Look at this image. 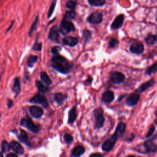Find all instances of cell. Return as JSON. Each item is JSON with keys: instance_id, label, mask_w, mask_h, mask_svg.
<instances>
[{"instance_id": "6da1fadb", "label": "cell", "mask_w": 157, "mask_h": 157, "mask_svg": "<svg viewBox=\"0 0 157 157\" xmlns=\"http://www.w3.org/2000/svg\"><path fill=\"white\" fill-rule=\"evenodd\" d=\"M51 62L52 66L55 70L64 74H68L73 68V65L67 59L59 55H55L52 58Z\"/></svg>"}, {"instance_id": "7a4b0ae2", "label": "cell", "mask_w": 157, "mask_h": 157, "mask_svg": "<svg viewBox=\"0 0 157 157\" xmlns=\"http://www.w3.org/2000/svg\"><path fill=\"white\" fill-rule=\"evenodd\" d=\"M103 112V110L101 108H97L94 110L93 114L95 120V128H101L103 126L104 121H105V118H104Z\"/></svg>"}, {"instance_id": "3957f363", "label": "cell", "mask_w": 157, "mask_h": 157, "mask_svg": "<svg viewBox=\"0 0 157 157\" xmlns=\"http://www.w3.org/2000/svg\"><path fill=\"white\" fill-rule=\"evenodd\" d=\"M60 32L62 33L63 35H66L71 31H75V27L73 22L68 20V19L63 18V20L61 22L60 28Z\"/></svg>"}, {"instance_id": "277c9868", "label": "cell", "mask_w": 157, "mask_h": 157, "mask_svg": "<svg viewBox=\"0 0 157 157\" xmlns=\"http://www.w3.org/2000/svg\"><path fill=\"white\" fill-rule=\"evenodd\" d=\"M20 125L22 126L28 128L33 133H38L39 131V127L34 124L32 120L28 117H27V118H22L20 121Z\"/></svg>"}, {"instance_id": "5b68a950", "label": "cell", "mask_w": 157, "mask_h": 157, "mask_svg": "<svg viewBox=\"0 0 157 157\" xmlns=\"http://www.w3.org/2000/svg\"><path fill=\"white\" fill-rule=\"evenodd\" d=\"M118 138V135L115 133L109 139L104 142L102 145V150L107 152L110 151L113 149V147H114Z\"/></svg>"}, {"instance_id": "8992f818", "label": "cell", "mask_w": 157, "mask_h": 157, "mask_svg": "<svg viewBox=\"0 0 157 157\" xmlns=\"http://www.w3.org/2000/svg\"><path fill=\"white\" fill-rule=\"evenodd\" d=\"M30 102L34 104H40L45 108H47L49 106V103L47 98H46L45 96L41 94H36L30 100Z\"/></svg>"}, {"instance_id": "52a82bcc", "label": "cell", "mask_w": 157, "mask_h": 157, "mask_svg": "<svg viewBox=\"0 0 157 157\" xmlns=\"http://www.w3.org/2000/svg\"><path fill=\"white\" fill-rule=\"evenodd\" d=\"M125 80V75L120 72H114L111 74L110 81L115 84L123 83Z\"/></svg>"}, {"instance_id": "ba28073f", "label": "cell", "mask_w": 157, "mask_h": 157, "mask_svg": "<svg viewBox=\"0 0 157 157\" xmlns=\"http://www.w3.org/2000/svg\"><path fill=\"white\" fill-rule=\"evenodd\" d=\"M103 17L101 13L93 12L87 18L86 20L92 24H99L102 21Z\"/></svg>"}, {"instance_id": "9c48e42d", "label": "cell", "mask_w": 157, "mask_h": 157, "mask_svg": "<svg viewBox=\"0 0 157 157\" xmlns=\"http://www.w3.org/2000/svg\"><path fill=\"white\" fill-rule=\"evenodd\" d=\"M129 50L131 52H132L133 54H136V55H139L143 53V52L144 50V46L142 44V43L139 42H136L133 44H132L129 47Z\"/></svg>"}, {"instance_id": "30bf717a", "label": "cell", "mask_w": 157, "mask_h": 157, "mask_svg": "<svg viewBox=\"0 0 157 157\" xmlns=\"http://www.w3.org/2000/svg\"><path fill=\"white\" fill-rule=\"evenodd\" d=\"M124 19H125V15L124 14H120L117 15L111 24V27H110L111 29L117 30L120 28L124 23Z\"/></svg>"}, {"instance_id": "8fae6325", "label": "cell", "mask_w": 157, "mask_h": 157, "mask_svg": "<svg viewBox=\"0 0 157 157\" xmlns=\"http://www.w3.org/2000/svg\"><path fill=\"white\" fill-rule=\"evenodd\" d=\"M17 133H18V134H17V137H18V139H19L21 142L27 144L28 146L31 145L30 142L28 140V134L25 130L22 129H19Z\"/></svg>"}, {"instance_id": "7c38bea8", "label": "cell", "mask_w": 157, "mask_h": 157, "mask_svg": "<svg viewBox=\"0 0 157 157\" xmlns=\"http://www.w3.org/2000/svg\"><path fill=\"white\" fill-rule=\"evenodd\" d=\"M139 99H140V95L138 93H133L127 98L126 104L128 106H134L138 102Z\"/></svg>"}, {"instance_id": "4fadbf2b", "label": "cell", "mask_w": 157, "mask_h": 157, "mask_svg": "<svg viewBox=\"0 0 157 157\" xmlns=\"http://www.w3.org/2000/svg\"><path fill=\"white\" fill-rule=\"evenodd\" d=\"M29 110L31 116L36 118H41L44 114L43 109L38 106H31Z\"/></svg>"}, {"instance_id": "5bb4252c", "label": "cell", "mask_w": 157, "mask_h": 157, "mask_svg": "<svg viewBox=\"0 0 157 157\" xmlns=\"http://www.w3.org/2000/svg\"><path fill=\"white\" fill-rule=\"evenodd\" d=\"M59 28L57 25L54 26L52 27L49 31V38L51 41H57L59 37Z\"/></svg>"}, {"instance_id": "9a60e30c", "label": "cell", "mask_w": 157, "mask_h": 157, "mask_svg": "<svg viewBox=\"0 0 157 157\" xmlns=\"http://www.w3.org/2000/svg\"><path fill=\"white\" fill-rule=\"evenodd\" d=\"M144 145L146 152L148 153H154L157 150V145L151 140H147L145 141Z\"/></svg>"}, {"instance_id": "2e32d148", "label": "cell", "mask_w": 157, "mask_h": 157, "mask_svg": "<svg viewBox=\"0 0 157 157\" xmlns=\"http://www.w3.org/2000/svg\"><path fill=\"white\" fill-rule=\"evenodd\" d=\"M11 149L12 150L17 154L22 155L24 153V149L23 147L19 143L16 141H12L10 144Z\"/></svg>"}, {"instance_id": "e0dca14e", "label": "cell", "mask_w": 157, "mask_h": 157, "mask_svg": "<svg viewBox=\"0 0 157 157\" xmlns=\"http://www.w3.org/2000/svg\"><path fill=\"white\" fill-rule=\"evenodd\" d=\"M154 84H155V81L153 79V78H152L151 80L147 81V82H146L145 83H143L136 90V92L138 93H141L145 91L146 90H147L149 88H150V87L153 86Z\"/></svg>"}, {"instance_id": "ac0fdd59", "label": "cell", "mask_w": 157, "mask_h": 157, "mask_svg": "<svg viewBox=\"0 0 157 157\" xmlns=\"http://www.w3.org/2000/svg\"><path fill=\"white\" fill-rule=\"evenodd\" d=\"M102 101L106 103H110L114 100V93L110 90L104 92L102 96Z\"/></svg>"}, {"instance_id": "d6986e66", "label": "cell", "mask_w": 157, "mask_h": 157, "mask_svg": "<svg viewBox=\"0 0 157 157\" xmlns=\"http://www.w3.org/2000/svg\"><path fill=\"white\" fill-rule=\"evenodd\" d=\"M78 39L76 38L73 36H66L63 39V42L65 45L70 47L75 46L78 43Z\"/></svg>"}, {"instance_id": "ffe728a7", "label": "cell", "mask_w": 157, "mask_h": 157, "mask_svg": "<svg viewBox=\"0 0 157 157\" xmlns=\"http://www.w3.org/2000/svg\"><path fill=\"white\" fill-rule=\"evenodd\" d=\"M77 116V109L76 107H73L70 111L69 112V117H68V124H73L75 120H76Z\"/></svg>"}, {"instance_id": "44dd1931", "label": "cell", "mask_w": 157, "mask_h": 157, "mask_svg": "<svg viewBox=\"0 0 157 157\" xmlns=\"http://www.w3.org/2000/svg\"><path fill=\"white\" fill-rule=\"evenodd\" d=\"M55 101L59 105H62L65 100L66 99V95L62 93H56L54 95Z\"/></svg>"}, {"instance_id": "7402d4cb", "label": "cell", "mask_w": 157, "mask_h": 157, "mask_svg": "<svg viewBox=\"0 0 157 157\" xmlns=\"http://www.w3.org/2000/svg\"><path fill=\"white\" fill-rule=\"evenodd\" d=\"M85 153V148L82 145L76 147L72 152V156H80Z\"/></svg>"}, {"instance_id": "603a6c76", "label": "cell", "mask_w": 157, "mask_h": 157, "mask_svg": "<svg viewBox=\"0 0 157 157\" xmlns=\"http://www.w3.org/2000/svg\"><path fill=\"white\" fill-rule=\"evenodd\" d=\"M20 87V79L19 77H16L14 79L13 86H12V90L13 92L16 94V96L18 95L21 90Z\"/></svg>"}, {"instance_id": "cb8c5ba5", "label": "cell", "mask_w": 157, "mask_h": 157, "mask_svg": "<svg viewBox=\"0 0 157 157\" xmlns=\"http://www.w3.org/2000/svg\"><path fill=\"white\" fill-rule=\"evenodd\" d=\"M125 128H126V125L124 123H123V122H120V123L118 124L115 132V133L118 135V137L123 135L125 131Z\"/></svg>"}, {"instance_id": "d4e9b609", "label": "cell", "mask_w": 157, "mask_h": 157, "mask_svg": "<svg viewBox=\"0 0 157 157\" xmlns=\"http://www.w3.org/2000/svg\"><path fill=\"white\" fill-rule=\"evenodd\" d=\"M36 86L38 88V90L41 93H46L49 91V86L43 84L41 82L39 81H36Z\"/></svg>"}, {"instance_id": "484cf974", "label": "cell", "mask_w": 157, "mask_h": 157, "mask_svg": "<svg viewBox=\"0 0 157 157\" xmlns=\"http://www.w3.org/2000/svg\"><path fill=\"white\" fill-rule=\"evenodd\" d=\"M88 3L92 6L101 7L106 4V0H88Z\"/></svg>"}, {"instance_id": "4316f807", "label": "cell", "mask_w": 157, "mask_h": 157, "mask_svg": "<svg viewBox=\"0 0 157 157\" xmlns=\"http://www.w3.org/2000/svg\"><path fill=\"white\" fill-rule=\"evenodd\" d=\"M40 77L43 82H44L47 85H50L52 84V81L50 80V78H49V77L48 76L46 72H41L40 74Z\"/></svg>"}, {"instance_id": "83f0119b", "label": "cell", "mask_w": 157, "mask_h": 157, "mask_svg": "<svg viewBox=\"0 0 157 157\" xmlns=\"http://www.w3.org/2000/svg\"><path fill=\"white\" fill-rule=\"evenodd\" d=\"M38 59V57L36 55L30 56L27 60L28 66L30 68H33L34 65L37 62Z\"/></svg>"}, {"instance_id": "f1b7e54d", "label": "cell", "mask_w": 157, "mask_h": 157, "mask_svg": "<svg viewBox=\"0 0 157 157\" xmlns=\"http://www.w3.org/2000/svg\"><path fill=\"white\" fill-rule=\"evenodd\" d=\"M145 42L148 44H153L156 42H157V35H152V34H149L146 38Z\"/></svg>"}, {"instance_id": "f546056e", "label": "cell", "mask_w": 157, "mask_h": 157, "mask_svg": "<svg viewBox=\"0 0 157 157\" xmlns=\"http://www.w3.org/2000/svg\"><path fill=\"white\" fill-rule=\"evenodd\" d=\"M38 20H39V15L38 14L36 17L35 18V20H34V22L33 23L32 25L31 26V28L29 30V32H28V36H31L32 33H33V31L35 30L37 28V25H38Z\"/></svg>"}, {"instance_id": "4dcf8cb0", "label": "cell", "mask_w": 157, "mask_h": 157, "mask_svg": "<svg viewBox=\"0 0 157 157\" xmlns=\"http://www.w3.org/2000/svg\"><path fill=\"white\" fill-rule=\"evenodd\" d=\"M77 6V0H68L66 4V7L69 10H74Z\"/></svg>"}, {"instance_id": "1f68e13d", "label": "cell", "mask_w": 157, "mask_h": 157, "mask_svg": "<svg viewBox=\"0 0 157 157\" xmlns=\"http://www.w3.org/2000/svg\"><path fill=\"white\" fill-rule=\"evenodd\" d=\"M57 0H52V2L50 6V8H49V10L48 14H47L48 18H50V17L53 15V13L54 12L55 8L57 4Z\"/></svg>"}, {"instance_id": "d6a6232c", "label": "cell", "mask_w": 157, "mask_h": 157, "mask_svg": "<svg viewBox=\"0 0 157 157\" xmlns=\"http://www.w3.org/2000/svg\"><path fill=\"white\" fill-rule=\"evenodd\" d=\"M76 16V13L74 10H69L65 13L64 18L67 19H74Z\"/></svg>"}, {"instance_id": "836d02e7", "label": "cell", "mask_w": 157, "mask_h": 157, "mask_svg": "<svg viewBox=\"0 0 157 157\" xmlns=\"http://www.w3.org/2000/svg\"><path fill=\"white\" fill-rule=\"evenodd\" d=\"M11 145L8 144L6 141H3L1 142V152L6 153L10 150Z\"/></svg>"}, {"instance_id": "e575fe53", "label": "cell", "mask_w": 157, "mask_h": 157, "mask_svg": "<svg viewBox=\"0 0 157 157\" xmlns=\"http://www.w3.org/2000/svg\"><path fill=\"white\" fill-rule=\"evenodd\" d=\"M157 71V62L155 63L153 65L149 67L146 70V74L147 75H150Z\"/></svg>"}, {"instance_id": "d590c367", "label": "cell", "mask_w": 157, "mask_h": 157, "mask_svg": "<svg viewBox=\"0 0 157 157\" xmlns=\"http://www.w3.org/2000/svg\"><path fill=\"white\" fill-rule=\"evenodd\" d=\"M82 34H83V39L85 41V42L89 41L90 39L92 37V33L90 30H87V29H85L83 31Z\"/></svg>"}, {"instance_id": "8d00e7d4", "label": "cell", "mask_w": 157, "mask_h": 157, "mask_svg": "<svg viewBox=\"0 0 157 157\" xmlns=\"http://www.w3.org/2000/svg\"><path fill=\"white\" fill-rule=\"evenodd\" d=\"M64 140H65V142L67 144L71 143L73 141V137L70 134L65 133L64 135Z\"/></svg>"}, {"instance_id": "74e56055", "label": "cell", "mask_w": 157, "mask_h": 157, "mask_svg": "<svg viewBox=\"0 0 157 157\" xmlns=\"http://www.w3.org/2000/svg\"><path fill=\"white\" fill-rule=\"evenodd\" d=\"M118 44V41L117 39L112 38L109 42V46L110 48H114L117 46Z\"/></svg>"}, {"instance_id": "f35d334b", "label": "cell", "mask_w": 157, "mask_h": 157, "mask_svg": "<svg viewBox=\"0 0 157 157\" xmlns=\"http://www.w3.org/2000/svg\"><path fill=\"white\" fill-rule=\"evenodd\" d=\"M62 50V48H61L60 46H54L51 49V52L54 55H58L59 54V52Z\"/></svg>"}, {"instance_id": "ab89813d", "label": "cell", "mask_w": 157, "mask_h": 157, "mask_svg": "<svg viewBox=\"0 0 157 157\" xmlns=\"http://www.w3.org/2000/svg\"><path fill=\"white\" fill-rule=\"evenodd\" d=\"M33 49L38 51H41L42 49V44L35 42L33 46Z\"/></svg>"}, {"instance_id": "60d3db41", "label": "cell", "mask_w": 157, "mask_h": 157, "mask_svg": "<svg viewBox=\"0 0 157 157\" xmlns=\"http://www.w3.org/2000/svg\"><path fill=\"white\" fill-rule=\"evenodd\" d=\"M155 127L154 125H152L150 128V129L149 132H148L147 135H146V137H149L150 136H151L152 135V134L154 133L155 132Z\"/></svg>"}, {"instance_id": "b9f144b4", "label": "cell", "mask_w": 157, "mask_h": 157, "mask_svg": "<svg viewBox=\"0 0 157 157\" xmlns=\"http://www.w3.org/2000/svg\"><path fill=\"white\" fill-rule=\"evenodd\" d=\"M14 105V102L11 100H8L7 101V107L9 109H11Z\"/></svg>"}, {"instance_id": "7bdbcfd3", "label": "cell", "mask_w": 157, "mask_h": 157, "mask_svg": "<svg viewBox=\"0 0 157 157\" xmlns=\"http://www.w3.org/2000/svg\"><path fill=\"white\" fill-rule=\"evenodd\" d=\"M92 81H93L92 78V77H90L89 78H88V79L86 80V81L85 82V84H89V85H90V84H92Z\"/></svg>"}, {"instance_id": "ee69618b", "label": "cell", "mask_w": 157, "mask_h": 157, "mask_svg": "<svg viewBox=\"0 0 157 157\" xmlns=\"http://www.w3.org/2000/svg\"><path fill=\"white\" fill-rule=\"evenodd\" d=\"M90 156H102L103 155L101 153H93V154H91L90 155Z\"/></svg>"}, {"instance_id": "f6af8a7d", "label": "cell", "mask_w": 157, "mask_h": 157, "mask_svg": "<svg viewBox=\"0 0 157 157\" xmlns=\"http://www.w3.org/2000/svg\"><path fill=\"white\" fill-rule=\"evenodd\" d=\"M6 156H12V157H17V155L15 153H10L7 155H6Z\"/></svg>"}, {"instance_id": "bcb514c9", "label": "cell", "mask_w": 157, "mask_h": 157, "mask_svg": "<svg viewBox=\"0 0 157 157\" xmlns=\"http://www.w3.org/2000/svg\"><path fill=\"white\" fill-rule=\"evenodd\" d=\"M14 22H15L14 20H13V21L12 22V23H11V26H10V27H9V28H8V29L7 30V32H8L9 31V30H11V29L12 28V26H13V25H14Z\"/></svg>"}, {"instance_id": "7dc6e473", "label": "cell", "mask_w": 157, "mask_h": 157, "mask_svg": "<svg viewBox=\"0 0 157 157\" xmlns=\"http://www.w3.org/2000/svg\"><path fill=\"white\" fill-rule=\"evenodd\" d=\"M156 117H157V112H156Z\"/></svg>"}, {"instance_id": "c3c4849f", "label": "cell", "mask_w": 157, "mask_h": 157, "mask_svg": "<svg viewBox=\"0 0 157 157\" xmlns=\"http://www.w3.org/2000/svg\"><path fill=\"white\" fill-rule=\"evenodd\" d=\"M156 21H157V15H156Z\"/></svg>"}]
</instances>
